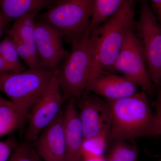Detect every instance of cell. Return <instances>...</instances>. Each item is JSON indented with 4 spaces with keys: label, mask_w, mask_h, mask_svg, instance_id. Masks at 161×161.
<instances>
[{
    "label": "cell",
    "mask_w": 161,
    "mask_h": 161,
    "mask_svg": "<svg viewBox=\"0 0 161 161\" xmlns=\"http://www.w3.org/2000/svg\"><path fill=\"white\" fill-rule=\"evenodd\" d=\"M107 101L111 117L109 140L132 142L146 136L153 116L147 93L136 92L125 98Z\"/></svg>",
    "instance_id": "2"
},
{
    "label": "cell",
    "mask_w": 161,
    "mask_h": 161,
    "mask_svg": "<svg viewBox=\"0 0 161 161\" xmlns=\"http://www.w3.org/2000/svg\"><path fill=\"white\" fill-rule=\"evenodd\" d=\"M13 41L20 59L29 69H40L37 55L35 54L23 42L17 38L8 35Z\"/></svg>",
    "instance_id": "20"
},
{
    "label": "cell",
    "mask_w": 161,
    "mask_h": 161,
    "mask_svg": "<svg viewBox=\"0 0 161 161\" xmlns=\"http://www.w3.org/2000/svg\"><path fill=\"white\" fill-rule=\"evenodd\" d=\"M6 25L3 14H2L1 12L0 11V37H1V36H2L3 29H4V27Z\"/></svg>",
    "instance_id": "27"
},
{
    "label": "cell",
    "mask_w": 161,
    "mask_h": 161,
    "mask_svg": "<svg viewBox=\"0 0 161 161\" xmlns=\"http://www.w3.org/2000/svg\"><path fill=\"white\" fill-rule=\"evenodd\" d=\"M137 28L150 78L161 89V24L147 0L141 2Z\"/></svg>",
    "instance_id": "6"
},
{
    "label": "cell",
    "mask_w": 161,
    "mask_h": 161,
    "mask_svg": "<svg viewBox=\"0 0 161 161\" xmlns=\"http://www.w3.org/2000/svg\"><path fill=\"white\" fill-rule=\"evenodd\" d=\"M15 73L11 68L0 57V75Z\"/></svg>",
    "instance_id": "26"
},
{
    "label": "cell",
    "mask_w": 161,
    "mask_h": 161,
    "mask_svg": "<svg viewBox=\"0 0 161 161\" xmlns=\"http://www.w3.org/2000/svg\"><path fill=\"white\" fill-rule=\"evenodd\" d=\"M38 14L37 12L29 13L16 19L11 29L8 31V35L17 38L36 55L35 26Z\"/></svg>",
    "instance_id": "16"
},
{
    "label": "cell",
    "mask_w": 161,
    "mask_h": 161,
    "mask_svg": "<svg viewBox=\"0 0 161 161\" xmlns=\"http://www.w3.org/2000/svg\"><path fill=\"white\" fill-rule=\"evenodd\" d=\"M106 138H99L84 141L82 149V160L92 158L103 156L106 147Z\"/></svg>",
    "instance_id": "22"
},
{
    "label": "cell",
    "mask_w": 161,
    "mask_h": 161,
    "mask_svg": "<svg viewBox=\"0 0 161 161\" xmlns=\"http://www.w3.org/2000/svg\"><path fill=\"white\" fill-rule=\"evenodd\" d=\"M112 141L113 143L105 157L106 161H136L138 159V150L136 144H130L128 141L121 140Z\"/></svg>",
    "instance_id": "18"
},
{
    "label": "cell",
    "mask_w": 161,
    "mask_h": 161,
    "mask_svg": "<svg viewBox=\"0 0 161 161\" xmlns=\"http://www.w3.org/2000/svg\"><path fill=\"white\" fill-rule=\"evenodd\" d=\"M61 67L57 69V78L64 100L79 99L91 79L95 44L91 35L72 43Z\"/></svg>",
    "instance_id": "3"
},
{
    "label": "cell",
    "mask_w": 161,
    "mask_h": 161,
    "mask_svg": "<svg viewBox=\"0 0 161 161\" xmlns=\"http://www.w3.org/2000/svg\"><path fill=\"white\" fill-rule=\"evenodd\" d=\"M29 112L10 100L0 106V138L19 130L27 120Z\"/></svg>",
    "instance_id": "15"
},
{
    "label": "cell",
    "mask_w": 161,
    "mask_h": 161,
    "mask_svg": "<svg viewBox=\"0 0 161 161\" xmlns=\"http://www.w3.org/2000/svg\"><path fill=\"white\" fill-rule=\"evenodd\" d=\"M80 99L79 115L84 141L99 138L109 140L111 117L107 101L97 95L86 94Z\"/></svg>",
    "instance_id": "9"
},
{
    "label": "cell",
    "mask_w": 161,
    "mask_h": 161,
    "mask_svg": "<svg viewBox=\"0 0 161 161\" xmlns=\"http://www.w3.org/2000/svg\"><path fill=\"white\" fill-rule=\"evenodd\" d=\"M153 11L161 24V0H149Z\"/></svg>",
    "instance_id": "25"
},
{
    "label": "cell",
    "mask_w": 161,
    "mask_h": 161,
    "mask_svg": "<svg viewBox=\"0 0 161 161\" xmlns=\"http://www.w3.org/2000/svg\"><path fill=\"white\" fill-rule=\"evenodd\" d=\"M63 95L56 74L30 111L25 141L33 143L61 111Z\"/></svg>",
    "instance_id": "8"
},
{
    "label": "cell",
    "mask_w": 161,
    "mask_h": 161,
    "mask_svg": "<svg viewBox=\"0 0 161 161\" xmlns=\"http://www.w3.org/2000/svg\"><path fill=\"white\" fill-rule=\"evenodd\" d=\"M126 0H94L89 33L116 13Z\"/></svg>",
    "instance_id": "17"
},
{
    "label": "cell",
    "mask_w": 161,
    "mask_h": 161,
    "mask_svg": "<svg viewBox=\"0 0 161 161\" xmlns=\"http://www.w3.org/2000/svg\"><path fill=\"white\" fill-rule=\"evenodd\" d=\"M16 140L10 135L6 140L0 141V161H8L17 147Z\"/></svg>",
    "instance_id": "24"
},
{
    "label": "cell",
    "mask_w": 161,
    "mask_h": 161,
    "mask_svg": "<svg viewBox=\"0 0 161 161\" xmlns=\"http://www.w3.org/2000/svg\"><path fill=\"white\" fill-rule=\"evenodd\" d=\"M112 67L134 81L147 95L155 93L156 89L150 78L142 44L133 27L127 33L122 47Z\"/></svg>",
    "instance_id": "7"
},
{
    "label": "cell",
    "mask_w": 161,
    "mask_h": 161,
    "mask_svg": "<svg viewBox=\"0 0 161 161\" xmlns=\"http://www.w3.org/2000/svg\"><path fill=\"white\" fill-rule=\"evenodd\" d=\"M7 100L5 98H3L2 96H0V106L4 103L6 102Z\"/></svg>",
    "instance_id": "29"
},
{
    "label": "cell",
    "mask_w": 161,
    "mask_h": 161,
    "mask_svg": "<svg viewBox=\"0 0 161 161\" xmlns=\"http://www.w3.org/2000/svg\"><path fill=\"white\" fill-rule=\"evenodd\" d=\"M82 161H106V160L105 158L104 157V156H101L84 159Z\"/></svg>",
    "instance_id": "28"
},
{
    "label": "cell",
    "mask_w": 161,
    "mask_h": 161,
    "mask_svg": "<svg viewBox=\"0 0 161 161\" xmlns=\"http://www.w3.org/2000/svg\"><path fill=\"white\" fill-rule=\"evenodd\" d=\"M64 112V130L66 145L65 161H82L84 135L76 107V99L69 100Z\"/></svg>",
    "instance_id": "13"
},
{
    "label": "cell",
    "mask_w": 161,
    "mask_h": 161,
    "mask_svg": "<svg viewBox=\"0 0 161 161\" xmlns=\"http://www.w3.org/2000/svg\"><path fill=\"white\" fill-rule=\"evenodd\" d=\"M136 161H138V159H137V160H136Z\"/></svg>",
    "instance_id": "30"
},
{
    "label": "cell",
    "mask_w": 161,
    "mask_h": 161,
    "mask_svg": "<svg viewBox=\"0 0 161 161\" xmlns=\"http://www.w3.org/2000/svg\"><path fill=\"white\" fill-rule=\"evenodd\" d=\"M57 69H28L2 74L0 91L18 106L29 112L56 74Z\"/></svg>",
    "instance_id": "5"
},
{
    "label": "cell",
    "mask_w": 161,
    "mask_h": 161,
    "mask_svg": "<svg viewBox=\"0 0 161 161\" xmlns=\"http://www.w3.org/2000/svg\"><path fill=\"white\" fill-rule=\"evenodd\" d=\"M94 0H58L37 19L53 26L71 44L89 33Z\"/></svg>",
    "instance_id": "4"
},
{
    "label": "cell",
    "mask_w": 161,
    "mask_h": 161,
    "mask_svg": "<svg viewBox=\"0 0 161 161\" xmlns=\"http://www.w3.org/2000/svg\"><path fill=\"white\" fill-rule=\"evenodd\" d=\"M138 86L134 81L125 77L106 73H98L90 80L86 91L113 101L125 98L137 92Z\"/></svg>",
    "instance_id": "12"
},
{
    "label": "cell",
    "mask_w": 161,
    "mask_h": 161,
    "mask_svg": "<svg viewBox=\"0 0 161 161\" xmlns=\"http://www.w3.org/2000/svg\"><path fill=\"white\" fill-rule=\"evenodd\" d=\"M58 0H0V11L7 25L23 15L48 9Z\"/></svg>",
    "instance_id": "14"
},
{
    "label": "cell",
    "mask_w": 161,
    "mask_h": 161,
    "mask_svg": "<svg viewBox=\"0 0 161 161\" xmlns=\"http://www.w3.org/2000/svg\"><path fill=\"white\" fill-rule=\"evenodd\" d=\"M0 57L14 72L27 69L21 61L14 43L9 36L0 42Z\"/></svg>",
    "instance_id": "19"
},
{
    "label": "cell",
    "mask_w": 161,
    "mask_h": 161,
    "mask_svg": "<svg viewBox=\"0 0 161 161\" xmlns=\"http://www.w3.org/2000/svg\"><path fill=\"white\" fill-rule=\"evenodd\" d=\"M31 143L25 141L17 146L8 161H42Z\"/></svg>",
    "instance_id": "21"
},
{
    "label": "cell",
    "mask_w": 161,
    "mask_h": 161,
    "mask_svg": "<svg viewBox=\"0 0 161 161\" xmlns=\"http://www.w3.org/2000/svg\"><path fill=\"white\" fill-rule=\"evenodd\" d=\"M134 21L133 2L126 0L116 13L91 32L95 50L91 79L106 68L113 66Z\"/></svg>",
    "instance_id": "1"
},
{
    "label": "cell",
    "mask_w": 161,
    "mask_h": 161,
    "mask_svg": "<svg viewBox=\"0 0 161 161\" xmlns=\"http://www.w3.org/2000/svg\"><path fill=\"white\" fill-rule=\"evenodd\" d=\"M38 155L44 161H65L66 145L62 110L34 142Z\"/></svg>",
    "instance_id": "11"
},
{
    "label": "cell",
    "mask_w": 161,
    "mask_h": 161,
    "mask_svg": "<svg viewBox=\"0 0 161 161\" xmlns=\"http://www.w3.org/2000/svg\"><path fill=\"white\" fill-rule=\"evenodd\" d=\"M63 38L54 28L44 21L36 19L35 41L40 69H57L66 52Z\"/></svg>",
    "instance_id": "10"
},
{
    "label": "cell",
    "mask_w": 161,
    "mask_h": 161,
    "mask_svg": "<svg viewBox=\"0 0 161 161\" xmlns=\"http://www.w3.org/2000/svg\"><path fill=\"white\" fill-rule=\"evenodd\" d=\"M157 98L155 104V110L153 112L152 120L146 136H161V89L157 90Z\"/></svg>",
    "instance_id": "23"
}]
</instances>
